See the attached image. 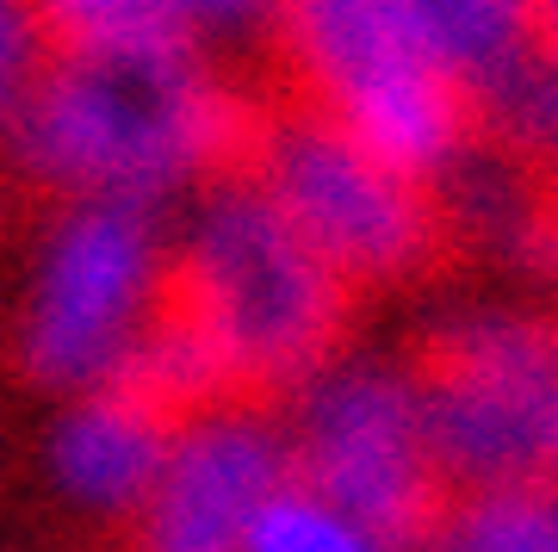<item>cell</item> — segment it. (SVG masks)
Masks as SVG:
<instances>
[{"instance_id": "cell-7", "label": "cell", "mask_w": 558, "mask_h": 552, "mask_svg": "<svg viewBox=\"0 0 558 552\" xmlns=\"http://www.w3.org/2000/svg\"><path fill=\"white\" fill-rule=\"evenodd\" d=\"M286 447L292 484L360 528L379 552H435L453 528L459 491L422 441L416 404L391 367H329L292 397Z\"/></svg>"}, {"instance_id": "cell-1", "label": "cell", "mask_w": 558, "mask_h": 552, "mask_svg": "<svg viewBox=\"0 0 558 552\" xmlns=\"http://www.w3.org/2000/svg\"><path fill=\"white\" fill-rule=\"evenodd\" d=\"M260 75L223 69L186 38L38 50L0 119V180L25 217L81 199L156 205L174 187L236 175Z\"/></svg>"}, {"instance_id": "cell-10", "label": "cell", "mask_w": 558, "mask_h": 552, "mask_svg": "<svg viewBox=\"0 0 558 552\" xmlns=\"http://www.w3.org/2000/svg\"><path fill=\"white\" fill-rule=\"evenodd\" d=\"M174 434L180 422L156 416L149 404L112 392V385H94V392H81L62 410L57 434H50V478H57V491L75 509L100 515L112 528L156 484Z\"/></svg>"}, {"instance_id": "cell-12", "label": "cell", "mask_w": 558, "mask_h": 552, "mask_svg": "<svg viewBox=\"0 0 558 552\" xmlns=\"http://www.w3.org/2000/svg\"><path fill=\"white\" fill-rule=\"evenodd\" d=\"M440 552H558V496L553 491L459 496Z\"/></svg>"}, {"instance_id": "cell-3", "label": "cell", "mask_w": 558, "mask_h": 552, "mask_svg": "<svg viewBox=\"0 0 558 552\" xmlns=\"http://www.w3.org/2000/svg\"><path fill=\"white\" fill-rule=\"evenodd\" d=\"M236 175L255 180L366 304L391 292H422L472 267V249L435 180L391 168L267 75Z\"/></svg>"}, {"instance_id": "cell-15", "label": "cell", "mask_w": 558, "mask_h": 552, "mask_svg": "<svg viewBox=\"0 0 558 552\" xmlns=\"http://www.w3.org/2000/svg\"><path fill=\"white\" fill-rule=\"evenodd\" d=\"M20 224V205H13V193H7V180H0V237Z\"/></svg>"}, {"instance_id": "cell-5", "label": "cell", "mask_w": 558, "mask_h": 552, "mask_svg": "<svg viewBox=\"0 0 558 552\" xmlns=\"http://www.w3.org/2000/svg\"><path fill=\"white\" fill-rule=\"evenodd\" d=\"M398 373L459 496H558V311L416 329L398 348Z\"/></svg>"}, {"instance_id": "cell-13", "label": "cell", "mask_w": 558, "mask_h": 552, "mask_svg": "<svg viewBox=\"0 0 558 552\" xmlns=\"http://www.w3.org/2000/svg\"><path fill=\"white\" fill-rule=\"evenodd\" d=\"M242 552H379V547L360 528H348L341 515H329L317 496H304L299 484H286V491L255 515Z\"/></svg>"}, {"instance_id": "cell-9", "label": "cell", "mask_w": 558, "mask_h": 552, "mask_svg": "<svg viewBox=\"0 0 558 552\" xmlns=\"http://www.w3.org/2000/svg\"><path fill=\"white\" fill-rule=\"evenodd\" d=\"M422 44L478 94L497 137H515L539 119L558 81L539 62L527 0H398Z\"/></svg>"}, {"instance_id": "cell-2", "label": "cell", "mask_w": 558, "mask_h": 552, "mask_svg": "<svg viewBox=\"0 0 558 552\" xmlns=\"http://www.w3.org/2000/svg\"><path fill=\"white\" fill-rule=\"evenodd\" d=\"M174 286L218 341L230 397L242 410L286 416L354 348L366 298L299 237L248 175L199 187V217L161 249Z\"/></svg>"}, {"instance_id": "cell-4", "label": "cell", "mask_w": 558, "mask_h": 552, "mask_svg": "<svg viewBox=\"0 0 558 552\" xmlns=\"http://www.w3.org/2000/svg\"><path fill=\"white\" fill-rule=\"evenodd\" d=\"M260 75L416 180H440L490 137L478 94L422 44L398 0H279Z\"/></svg>"}, {"instance_id": "cell-11", "label": "cell", "mask_w": 558, "mask_h": 552, "mask_svg": "<svg viewBox=\"0 0 558 552\" xmlns=\"http://www.w3.org/2000/svg\"><path fill=\"white\" fill-rule=\"evenodd\" d=\"M38 50L69 44H124V38H186L174 0H20Z\"/></svg>"}, {"instance_id": "cell-8", "label": "cell", "mask_w": 558, "mask_h": 552, "mask_svg": "<svg viewBox=\"0 0 558 552\" xmlns=\"http://www.w3.org/2000/svg\"><path fill=\"white\" fill-rule=\"evenodd\" d=\"M286 484V422L274 410H211L174 434L156 484L112 521V552H242Z\"/></svg>"}, {"instance_id": "cell-14", "label": "cell", "mask_w": 558, "mask_h": 552, "mask_svg": "<svg viewBox=\"0 0 558 552\" xmlns=\"http://www.w3.org/2000/svg\"><path fill=\"white\" fill-rule=\"evenodd\" d=\"M32 57H38V38L25 25V7L20 0H0V119L13 112L25 75H32Z\"/></svg>"}, {"instance_id": "cell-6", "label": "cell", "mask_w": 558, "mask_h": 552, "mask_svg": "<svg viewBox=\"0 0 558 552\" xmlns=\"http://www.w3.org/2000/svg\"><path fill=\"white\" fill-rule=\"evenodd\" d=\"M44 224L50 237L38 267L0 323V379L25 392L81 397L112 373L124 341L137 336L168 242L156 237V205L137 199H81Z\"/></svg>"}]
</instances>
